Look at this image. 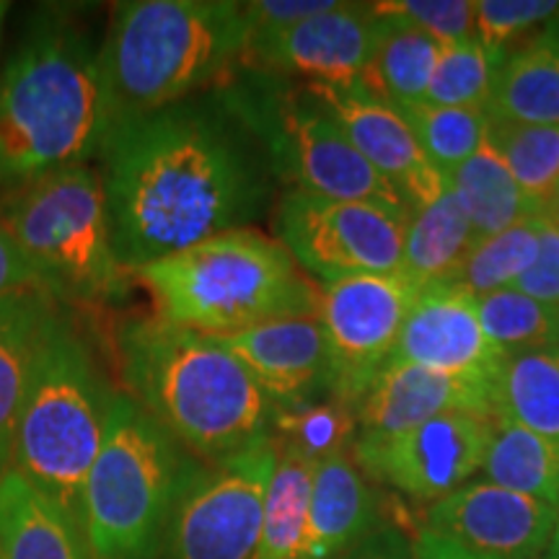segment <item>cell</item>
<instances>
[{
    "label": "cell",
    "mask_w": 559,
    "mask_h": 559,
    "mask_svg": "<svg viewBox=\"0 0 559 559\" xmlns=\"http://www.w3.org/2000/svg\"><path fill=\"white\" fill-rule=\"evenodd\" d=\"M415 132L419 148L443 174L469 160L487 143V109L436 107L428 102L396 109Z\"/></svg>",
    "instance_id": "33"
},
{
    "label": "cell",
    "mask_w": 559,
    "mask_h": 559,
    "mask_svg": "<svg viewBox=\"0 0 559 559\" xmlns=\"http://www.w3.org/2000/svg\"><path fill=\"white\" fill-rule=\"evenodd\" d=\"M5 16H9V3H3V0H0V34H3Z\"/></svg>",
    "instance_id": "46"
},
{
    "label": "cell",
    "mask_w": 559,
    "mask_h": 559,
    "mask_svg": "<svg viewBox=\"0 0 559 559\" xmlns=\"http://www.w3.org/2000/svg\"><path fill=\"white\" fill-rule=\"evenodd\" d=\"M498 60L477 39L443 45L425 102L436 107L487 109Z\"/></svg>",
    "instance_id": "35"
},
{
    "label": "cell",
    "mask_w": 559,
    "mask_h": 559,
    "mask_svg": "<svg viewBox=\"0 0 559 559\" xmlns=\"http://www.w3.org/2000/svg\"><path fill=\"white\" fill-rule=\"evenodd\" d=\"M0 221L62 304H122L132 275L111 243L102 174L88 164L45 174L11 192Z\"/></svg>",
    "instance_id": "8"
},
{
    "label": "cell",
    "mask_w": 559,
    "mask_h": 559,
    "mask_svg": "<svg viewBox=\"0 0 559 559\" xmlns=\"http://www.w3.org/2000/svg\"><path fill=\"white\" fill-rule=\"evenodd\" d=\"M223 340L272 404L330 394V349L317 317L277 319Z\"/></svg>",
    "instance_id": "19"
},
{
    "label": "cell",
    "mask_w": 559,
    "mask_h": 559,
    "mask_svg": "<svg viewBox=\"0 0 559 559\" xmlns=\"http://www.w3.org/2000/svg\"><path fill=\"white\" fill-rule=\"evenodd\" d=\"M440 50L443 45L430 34L419 32L404 21L381 19L373 55L355 86L394 109L404 104L425 102Z\"/></svg>",
    "instance_id": "25"
},
{
    "label": "cell",
    "mask_w": 559,
    "mask_h": 559,
    "mask_svg": "<svg viewBox=\"0 0 559 559\" xmlns=\"http://www.w3.org/2000/svg\"><path fill=\"white\" fill-rule=\"evenodd\" d=\"M513 288L559 311V228L551 226L547 218H544L536 260Z\"/></svg>",
    "instance_id": "39"
},
{
    "label": "cell",
    "mask_w": 559,
    "mask_h": 559,
    "mask_svg": "<svg viewBox=\"0 0 559 559\" xmlns=\"http://www.w3.org/2000/svg\"><path fill=\"white\" fill-rule=\"evenodd\" d=\"M498 415L559 443V347L508 358L495 383Z\"/></svg>",
    "instance_id": "27"
},
{
    "label": "cell",
    "mask_w": 559,
    "mask_h": 559,
    "mask_svg": "<svg viewBox=\"0 0 559 559\" xmlns=\"http://www.w3.org/2000/svg\"><path fill=\"white\" fill-rule=\"evenodd\" d=\"M68 306L45 288L0 298V479L11 472L21 409Z\"/></svg>",
    "instance_id": "20"
},
{
    "label": "cell",
    "mask_w": 559,
    "mask_h": 559,
    "mask_svg": "<svg viewBox=\"0 0 559 559\" xmlns=\"http://www.w3.org/2000/svg\"><path fill=\"white\" fill-rule=\"evenodd\" d=\"M115 394L107 366L68 313L45 349L21 409L11 469L79 528L86 481L107 436Z\"/></svg>",
    "instance_id": "7"
},
{
    "label": "cell",
    "mask_w": 559,
    "mask_h": 559,
    "mask_svg": "<svg viewBox=\"0 0 559 559\" xmlns=\"http://www.w3.org/2000/svg\"><path fill=\"white\" fill-rule=\"evenodd\" d=\"M449 412L498 415L495 389L415 362L391 360L355 407L358 438L396 436Z\"/></svg>",
    "instance_id": "18"
},
{
    "label": "cell",
    "mask_w": 559,
    "mask_h": 559,
    "mask_svg": "<svg viewBox=\"0 0 559 559\" xmlns=\"http://www.w3.org/2000/svg\"><path fill=\"white\" fill-rule=\"evenodd\" d=\"M115 347L124 394L202 464L272 438L275 404L223 340L153 313L124 319Z\"/></svg>",
    "instance_id": "3"
},
{
    "label": "cell",
    "mask_w": 559,
    "mask_h": 559,
    "mask_svg": "<svg viewBox=\"0 0 559 559\" xmlns=\"http://www.w3.org/2000/svg\"><path fill=\"white\" fill-rule=\"evenodd\" d=\"M474 243L477 236L469 215L445 181V192L436 202L412 213L404 236L402 272L423 290L438 283H453Z\"/></svg>",
    "instance_id": "24"
},
{
    "label": "cell",
    "mask_w": 559,
    "mask_h": 559,
    "mask_svg": "<svg viewBox=\"0 0 559 559\" xmlns=\"http://www.w3.org/2000/svg\"><path fill=\"white\" fill-rule=\"evenodd\" d=\"M156 317L207 337H230L277 319L317 317L313 285L283 247L257 228H236L132 272Z\"/></svg>",
    "instance_id": "5"
},
{
    "label": "cell",
    "mask_w": 559,
    "mask_h": 559,
    "mask_svg": "<svg viewBox=\"0 0 559 559\" xmlns=\"http://www.w3.org/2000/svg\"><path fill=\"white\" fill-rule=\"evenodd\" d=\"M304 88L330 111L360 156L407 198L412 213L445 192V174L430 164L415 132L394 107L373 99L360 86L306 83Z\"/></svg>",
    "instance_id": "17"
},
{
    "label": "cell",
    "mask_w": 559,
    "mask_h": 559,
    "mask_svg": "<svg viewBox=\"0 0 559 559\" xmlns=\"http://www.w3.org/2000/svg\"><path fill=\"white\" fill-rule=\"evenodd\" d=\"M272 440L277 449L293 451L311 464L349 453L358 440V415L355 407L334 400H304L275 404L272 412Z\"/></svg>",
    "instance_id": "30"
},
{
    "label": "cell",
    "mask_w": 559,
    "mask_h": 559,
    "mask_svg": "<svg viewBox=\"0 0 559 559\" xmlns=\"http://www.w3.org/2000/svg\"><path fill=\"white\" fill-rule=\"evenodd\" d=\"M275 440L218 464H202L177 502L158 559H254Z\"/></svg>",
    "instance_id": "10"
},
{
    "label": "cell",
    "mask_w": 559,
    "mask_h": 559,
    "mask_svg": "<svg viewBox=\"0 0 559 559\" xmlns=\"http://www.w3.org/2000/svg\"><path fill=\"white\" fill-rule=\"evenodd\" d=\"M249 32L241 3L124 0L102 39L115 124L226 88L243 68Z\"/></svg>",
    "instance_id": "4"
},
{
    "label": "cell",
    "mask_w": 559,
    "mask_h": 559,
    "mask_svg": "<svg viewBox=\"0 0 559 559\" xmlns=\"http://www.w3.org/2000/svg\"><path fill=\"white\" fill-rule=\"evenodd\" d=\"M557 523V506L492 481H472L428 510L425 531L477 555L534 559L544 555Z\"/></svg>",
    "instance_id": "15"
},
{
    "label": "cell",
    "mask_w": 559,
    "mask_h": 559,
    "mask_svg": "<svg viewBox=\"0 0 559 559\" xmlns=\"http://www.w3.org/2000/svg\"><path fill=\"white\" fill-rule=\"evenodd\" d=\"M26 288H41V283L0 221V298Z\"/></svg>",
    "instance_id": "40"
},
{
    "label": "cell",
    "mask_w": 559,
    "mask_h": 559,
    "mask_svg": "<svg viewBox=\"0 0 559 559\" xmlns=\"http://www.w3.org/2000/svg\"><path fill=\"white\" fill-rule=\"evenodd\" d=\"M340 559H415V549L404 539L402 531L379 528Z\"/></svg>",
    "instance_id": "41"
},
{
    "label": "cell",
    "mask_w": 559,
    "mask_h": 559,
    "mask_svg": "<svg viewBox=\"0 0 559 559\" xmlns=\"http://www.w3.org/2000/svg\"><path fill=\"white\" fill-rule=\"evenodd\" d=\"M334 3L337 0H251V3H241L249 41L267 39L321 11H330Z\"/></svg>",
    "instance_id": "38"
},
{
    "label": "cell",
    "mask_w": 559,
    "mask_h": 559,
    "mask_svg": "<svg viewBox=\"0 0 559 559\" xmlns=\"http://www.w3.org/2000/svg\"><path fill=\"white\" fill-rule=\"evenodd\" d=\"M415 559H495L487 555H477V551L459 547L449 539H440V536H432L428 531L419 534L415 544Z\"/></svg>",
    "instance_id": "42"
},
{
    "label": "cell",
    "mask_w": 559,
    "mask_h": 559,
    "mask_svg": "<svg viewBox=\"0 0 559 559\" xmlns=\"http://www.w3.org/2000/svg\"><path fill=\"white\" fill-rule=\"evenodd\" d=\"M500 415L449 412L396 436L358 438L355 464L366 477L415 500H443L485 466Z\"/></svg>",
    "instance_id": "13"
},
{
    "label": "cell",
    "mask_w": 559,
    "mask_h": 559,
    "mask_svg": "<svg viewBox=\"0 0 559 559\" xmlns=\"http://www.w3.org/2000/svg\"><path fill=\"white\" fill-rule=\"evenodd\" d=\"M202 461L124 391L83 495L88 559H158L174 510Z\"/></svg>",
    "instance_id": "6"
},
{
    "label": "cell",
    "mask_w": 559,
    "mask_h": 559,
    "mask_svg": "<svg viewBox=\"0 0 559 559\" xmlns=\"http://www.w3.org/2000/svg\"><path fill=\"white\" fill-rule=\"evenodd\" d=\"M544 559H559V523H557L555 534H551L547 549H544Z\"/></svg>",
    "instance_id": "44"
},
{
    "label": "cell",
    "mask_w": 559,
    "mask_h": 559,
    "mask_svg": "<svg viewBox=\"0 0 559 559\" xmlns=\"http://www.w3.org/2000/svg\"><path fill=\"white\" fill-rule=\"evenodd\" d=\"M102 185L124 270L249 228L270 200L272 160L230 88L111 128Z\"/></svg>",
    "instance_id": "1"
},
{
    "label": "cell",
    "mask_w": 559,
    "mask_h": 559,
    "mask_svg": "<svg viewBox=\"0 0 559 559\" xmlns=\"http://www.w3.org/2000/svg\"><path fill=\"white\" fill-rule=\"evenodd\" d=\"M445 181L464 213L469 215L477 241L542 213L489 143L481 145L469 160H464L451 174H445Z\"/></svg>",
    "instance_id": "26"
},
{
    "label": "cell",
    "mask_w": 559,
    "mask_h": 559,
    "mask_svg": "<svg viewBox=\"0 0 559 559\" xmlns=\"http://www.w3.org/2000/svg\"><path fill=\"white\" fill-rule=\"evenodd\" d=\"M557 11V0H477L474 3V39L500 66L510 41L534 26L547 24Z\"/></svg>",
    "instance_id": "36"
},
{
    "label": "cell",
    "mask_w": 559,
    "mask_h": 559,
    "mask_svg": "<svg viewBox=\"0 0 559 559\" xmlns=\"http://www.w3.org/2000/svg\"><path fill=\"white\" fill-rule=\"evenodd\" d=\"M381 19L373 3H334L330 11L247 45L243 68L306 83L355 86L373 55Z\"/></svg>",
    "instance_id": "14"
},
{
    "label": "cell",
    "mask_w": 559,
    "mask_h": 559,
    "mask_svg": "<svg viewBox=\"0 0 559 559\" xmlns=\"http://www.w3.org/2000/svg\"><path fill=\"white\" fill-rule=\"evenodd\" d=\"M409 218L373 202L326 200L285 190L277 202V241L319 283L402 272Z\"/></svg>",
    "instance_id": "11"
},
{
    "label": "cell",
    "mask_w": 559,
    "mask_h": 559,
    "mask_svg": "<svg viewBox=\"0 0 559 559\" xmlns=\"http://www.w3.org/2000/svg\"><path fill=\"white\" fill-rule=\"evenodd\" d=\"M0 559H88L83 531L13 469L0 479Z\"/></svg>",
    "instance_id": "22"
},
{
    "label": "cell",
    "mask_w": 559,
    "mask_h": 559,
    "mask_svg": "<svg viewBox=\"0 0 559 559\" xmlns=\"http://www.w3.org/2000/svg\"><path fill=\"white\" fill-rule=\"evenodd\" d=\"M487 115L521 124H559V39L539 32L495 68Z\"/></svg>",
    "instance_id": "23"
},
{
    "label": "cell",
    "mask_w": 559,
    "mask_h": 559,
    "mask_svg": "<svg viewBox=\"0 0 559 559\" xmlns=\"http://www.w3.org/2000/svg\"><path fill=\"white\" fill-rule=\"evenodd\" d=\"M115 128L102 39L60 11L26 29L0 75V187L102 156Z\"/></svg>",
    "instance_id": "2"
},
{
    "label": "cell",
    "mask_w": 559,
    "mask_h": 559,
    "mask_svg": "<svg viewBox=\"0 0 559 559\" xmlns=\"http://www.w3.org/2000/svg\"><path fill=\"white\" fill-rule=\"evenodd\" d=\"M487 481L559 508V443L498 417L485 466Z\"/></svg>",
    "instance_id": "29"
},
{
    "label": "cell",
    "mask_w": 559,
    "mask_h": 559,
    "mask_svg": "<svg viewBox=\"0 0 559 559\" xmlns=\"http://www.w3.org/2000/svg\"><path fill=\"white\" fill-rule=\"evenodd\" d=\"M481 330L508 358L534 349L559 347V311L528 298L526 293L506 288L477 298Z\"/></svg>",
    "instance_id": "32"
},
{
    "label": "cell",
    "mask_w": 559,
    "mask_h": 559,
    "mask_svg": "<svg viewBox=\"0 0 559 559\" xmlns=\"http://www.w3.org/2000/svg\"><path fill=\"white\" fill-rule=\"evenodd\" d=\"M544 32H549L551 37H557L559 39V11L555 13V16H551L547 24H544Z\"/></svg>",
    "instance_id": "45"
},
{
    "label": "cell",
    "mask_w": 559,
    "mask_h": 559,
    "mask_svg": "<svg viewBox=\"0 0 559 559\" xmlns=\"http://www.w3.org/2000/svg\"><path fill=\"white\" fill-rule=\"evenodd\" d=\"M313 466L317 464L298 453L277 449L254 559H304L306 539H309Z\"/></svg>",
    "instance_id": "28"
},
{
    "label": "cell",
    "mask_w": 559,
    "mask_h": 559,
    "mask_svg": "<svg viewBox=\"0 0 559 559\" xmlns=\"http://www.w3.org/2000/svg\"><path fill=\"white\" fill-rule=\"evenodd\" d=\"M391 360L415 362L495 389L508 355L481 330L477 296L453 280L419 293Z\"/></svg>",
    "instance_id": "16"
},
{
    "label": "cell",
    "mask_w": 559,
    "mask_h": 559,
    "mask_svg": "<svg viewBox=\"0 0 559 559\" xmlns=\"http://www.w3.org/2000/svg\"><path fill=\"white\" fill-rule=\"evenodd\" d=\"M230 94L260 132L272 171L288 185V190L326 200L373 202L412 218L407 198L360 156L334 117L309 91L230 88Z\"/></svg>",
    "instance_id": "9"
},
{
    "label": "cell",
    "mask_w": 559,
    "mask_h": 559,
    "mask_svg": "<svg viewBox=\"0 0 559 559\" xmlns=\"http://www.w3.org/2000/svg\"><path fill=\"white\" fill-rule=\"evenodd\" d=\"M376 495L349 453L313 466L304 559H340L376 531Z\"/></svg>",
    "instance_id": "21"
},
{
    "label": "cell",
    "mask_w": 559,
    "mask_h": 559,
    "mask_svg": "<svg viewBox=\"0 0 559 559\" xmlns=\"http://www.w3.org/2000/svg\"><path fill=\"white\" fill-rule=\"evenodd\" d=\"M487 143L536 207L559 187V124H521L487 115Z\"/></svg>",
    "instance_id": "31"
},
{
    "label": "cell",
    "mask_w": 559,
    "mask_h": 559,
    "mask_svg": "<svg viewBox=\"0 0 559 559\" xmlns=\"http://www.w3.org/2000/svg\"><path fill=\"white\" fill-rule=\"evenodd\" d=\"M419 293L423 288L404 272L319 283L317 321L330 349V396L358 407L394 358Z\"/></svg>",
    "instance_id": "12"
},
{
    "label": "cell",
    "mask_w": 559,
    "mask_h": 559,
    "mask_svg": "<svg viewBox=\"0 0 559 559\" xmlns=\"http://www.w3.org/2000/svg\"><path fill=\"white\" fill-rule=\"evenodd\" d=\"M542 215L551 223V226L559 228V187L555 190V194H551V198H549L547 205H544Z\"/></svg>",
    "instance_id": "43"
},
{
    "label": "cell",
    "mask_w": 559,
    "mask_h": 559,
    "mask_svg": "<svg viewBox=\"0 0 559 559\" xmlns=\"http://www.w3.org/2000/svg\"><path fill=\"white\" fill-rule=\"evenodd\" d=\"M474 3L477 0H386L373 3L379 19H396L430 34L440 45L474 39Z\"/></svg>",
    "instance_id": "37"
},
{
    "label": "cell",
    "mask_w": 559,
    "mask_h": 559,
    "mask_svg": "<svg viewBox=\"0 0 559 559\" xmlns=\"http://www.w3.org/2000/svg\"><path fill=\"white\" fill-rule=\"evenodd\" d=\"M542 228L544 215L539 213L500 230V234L479 239L466 257L459 283H464L477 298L513 288L523 272L531 267V262L536 260Z\"/></svg>",
    "instance_id": "34"
}]
</instances>
